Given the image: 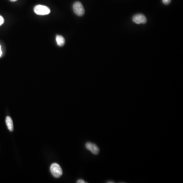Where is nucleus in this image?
<instances>
[{
  "label": "nucleus",
  "mask_w": 183,
  "mask_h": 183,
  "mask_svg": "<svg viewBox=\"0 0 183 183\" xmlns=\"http://www.w3.org/2000/svg\"><path fill=\"white\" fill-rule=\"evenodd\" d=\"M50 170L52 176L55 178H59L62 176V169H61V166L57 163H55L51 164L50 167Z\"/></svg>",
  "instance_id": "nucleus-1"
},
{
  "label": "nucleus",
  "mask_w": 183,
  "mask_h": 183,
  "mask_svg": "<svg viewBox=\"0 0 183 183\" xmlns=\"http://www.w3.org/2000/svg\"><path fill=\"white\" fill-rule=\"evenodd\" d=\"M77 183H86V182H84V180H81V179H80V180H79L77 181Z\"/></svg>",
  "instance_id": "nucleus-10"
},
{
  "label": "nucleus",
  "mask_w": 183,
  "mask_h": 183,
  "mask_svg": "<svg viewBox=\"0 0 183 183\" xmlns=\"http://www.w3.org/2000/svg\"><path fill=\"white\" fill-rule=\"evenodd\" d=\"M34 10L35 13L39 15H46L49 14L51 12V10L48 7L41 5L35 6Z\"/></svg>",
  "instance_id": "nucleus-2"
},
{
  "label": "nucleus",
  "mask_w": 183,
  "mask_h": 183,
  "mask_svg": "<svg viewBox=\"0 0 183 183\" xmlns=\"http://www.w3.org/2000/svg\"><path fill=\"white\" fill-rule=\"evenodd\" d=\"M2 55V51L1 49V46L0 45V57H1Z\"/></svg>",
  "instance_id": "nucleus-11"
},
{
  "label": "nucleus",
  "mask_w": 183,
  "mask_h": 183,
  "mask_svg": "<svg viewBox=\"0 0 183 183\" xmlns=\"http://www.w3.org/2000/svg\"><path fill=\"white\" fill-rule=\"evenodd\" d=\"M4 22V18L0 15V26L1 25H3Z\"/></svg>",
  "instance_id": "nucleus-9"
},
{
  "label": "nucleus",
  "mask_w": 183,
  "mask_h": 183,
  "mask_svg": "<svg viewBox=\"0 0 183 183\" xmlns=\"http://www.w3.org/2000/svg\"><path fill=\"white\" fill-rule=\"evenodd\" d=\"M56 42L59 47H63L65 44V40L62 36L57 35L56 36Z\"/></svg>",
  "instance_id": "nucleus-7"
},
{
  "label": "nucleus",
  "mask_w": 183,
  "mask_h": 183,
  "mask_svg": "<svg viewBox=\"0 0 183 183\" xmlns=\"http://www.w3.org/2000/svg\"><path fill=\"white\" fill-rule=\"evenodd\" d=\"M107 183H114V182H112V181H111V182H109V181H108V182H107Z\"/></svg>",
  "instance_id": "nucleus-12"
},
{
  "label": "nucleus",
  "mask_w": 183,
  "mask_h": 183,
  "mask_svg": "<svg viewBox=\"0 0 183 183\" xmlns=\"http://www.w3.org/2000/svg\"><path fill=\"white\" fill-rule=\"evenodd\" d=\"M133 21L136 24H144L147 22V18L142 14H136L133 17Z\"/></svg>",
  "instance_id": "nucleus-5"
},
{
  "label": "nucleus",
  "mask_w": 183,
  "mask_h": 183,
  "mask_svg": "<svg viewBox=\"0 0 183 183\" xmlns=\"http://www.w3.org/2000/svg\"><path fill=\"white\" fill-rule=\"evenodd\" d=\"M172 0H162L163 3L165 5H169L170 4Z\"/></svg>",
  "instance_id": "nucleus-8"
},
{
  "label": "nucleus",
  "mask_w": 183,
  "mask_h": 183,
  "mask_svg": "<svg viewBox=\"0 0 183 183\" xmlns=\"http://www.w3.org/2000/svg\"><path fill=\"white\" fill-rule=\"evenodd\" d=\"M74 13L77 16H82L84 14V9L83 5L79 2H76L73 6Z\"/></svg>",
  "instance_id": "nucleus-3"
},
{
  "label": "nucleus",
  "mask_w": 183,
  "mask_h": 183,
  "mask_svg": "<svg viewBox=\"0 0 183 183\" xmlns=\"http://www.w3.org/2000/svg\"><path fill=\"white\" fill-rule=\"evenodd\" d=\"M86 148L94 155H98L99 152V148L97 145L92 142H88L86 143Z\"/></svg>",
  "instance_id": "nucleus-4"
},
{
  "label": "nucleus",
  "mask_w": 183,
  "mask_h": 183,
  "mask_svg": "<svg viewBox=\"0 0 183 183\" xmlns=\"http://www.w3.org/2000/svg\"><path fill=\"white\" fill-rule=\"evenodd\" d=\"M10 1L11 2H15L17 1V0H10Z\"/></svg>",
  "instance_id": "nucleus-13"
},
{
  "label": "nucleus",
  "mask_w": 183,
  "mask_h": 183,
  "mask_svg": "<svg viewBox=\"0 0 183 183\" xmlns=\"http://www.w3.org/2000/svg\"><path fill=\"white\" fill-rule=\"evenodd\" d=\"M6 124L8 129L9 131L12 132L13 131V123L12 120L10 116H7L6 118Z\"/></svg>",
  "instance_id": "nucleus-6"
}]
</instances>
